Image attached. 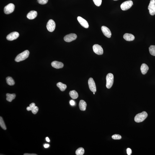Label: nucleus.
<instances>
[{"label":"nucleus","instance_id":"1","mask_svg":"<svg viewBox=\"0 0 155 155\" xmlns=\"http://www.w3.org/2000/svg\"><path fill=\"white\" fill-rule=\"evenodd\" d=\"M29 54V51L26 50L17 55L15 60L17 62L23 61L28 57Z\"/></svg>","mask_w":155,"mask_h":155},{"label":"nucleus","instance_id":"2","mask_svg":"<svg viewBox=\"0 0 155 155\" xmlns=\"http://www.w3.org/2000/svg\"><path fill=\"white\" fill-rule=\"evenodd\" d=\"M148 114L145 112H143L138 114L135 116L134 120L135 122L140 123L143 122L147 117Z\"/></svg>","mask_w":155,"mask_h":155},{"label":"nucleus","instance_id":"3","mask_svg":"<svg viewBox=\"0 0 155 155\" xmlns=\"http://www.w3.org/2000/svg\"><path fill=\"white\" fill-rule=\"evenodd\" d=\"M106 86L107 89H110L112 87L113 84L114 76L113 74L110 73L108 74L106 77Z\"/></svg>","mask_w":155,"mask_h":155},{"label":"nucleus","instance_id":"4","mask_svg":"<svg viewBox=\"0 0 155 155\" xmlns=\"http://www.w3.org/2000/svg\"><path fill=\"white\" fill-rule=\"evenodd\" d=\"M133 5V1L131 0L127 1L122 3L120 7L122 10H126L131 8Z\"/></svg>","mask_w":155,"mask_h":155},{"label":"nucleus","instance_id":"5","mask_svg":"<svg viewBox=\"0 0 155 155\" xmlns=\"http://www.w3.org/2000/svg\"><path fill=\"white\" fill-rule=\"evenodd\" d=\"M14 5L12 3H10L6 6L4 8V12L6 14H9L12 13L14 10Z\"/></svg>","mask_w":155,"mask_h":155},{"label":"nucleus","instance_id":"6","mask_svg":"<svg viewBox=\"0 0 155 155\" xmlns=\"http://www.w3.org/2000/svg\"><path fill=\"white\" fill-rule=\"evenodd\" d=\"M55 23L53 20L50 19L49 21L47 24V28L50 32H53L55 30Z\"/></svg>","mask_w":155,"mask_h":155},{"label":"nucleus","instance_id":"7","mask_svg":"<svg viewBox=\"0 0 155 155\" xmlns=\"http://www.w3.org/2000/svg\"><path fill=\"white\" fill-rule=\"evenodd\" d=\"M148 9L151 15H154L155 14V0H151Z\"/></svg>","mask_w":155,"mask_h":155},{"label":"nucleus","instance_id":"8","mask_svg":"<svg viewBox=\"0 0 155 155\" xmlns=\"http://www.w3.org/2000/svg\"><path fill=\"white\" fill-rule=\"evenodd\" d=\"M93 49L94 53L98 55H102L103 51L102 46L98 44L94 45L93 46Z\"/></svg>","mask_w":155,"mask_h":155},{"label":"nucleus","instance_id":"9","mask_svg":"<svg viewBox=\"0 0 155 155\" xmlns=\"http://www.w3.org/2000/svg\"><path fill=\"white\" fill-rule=\"evenodd\" d=\"M88 84L90 89L93 93H95L96 91V87L95 82L92 78H90L88 80Z\"/></svg>","mask_w":155,"mask_h":155},{"label":"nucleus","instance_id":"10","mask_svg":"<svg viewBox=\"0 0 155 155\" xmlns=\"http://www.w3.org/2000/svg\"><path fill=\"white\" fill-rule=\"evenodd\" d=\"M77 38V36L76 34L71 33L65 36L64 37V40L65 41L70 42L76 40Z\"/></svg>","mask_w":155,"mask_h":155},{"label":"nucleus","instance_id":"11","mask_svg":"<svg viewBox=\"0 0 155 155\" xmlns=\"http://www.w3.org/2000/svg\"><path fill=\"white\" fill-rule=\"evenodd\" d=\"M19 36L18 32H14L10 33L7 36L6 39L7 40L10 41H12L17 39Z\"/></svg>","mask_w":155,"mask_h":155},{"label":"nucleus","instance_id":"12","mask_svg":"<svg viewBox=\"0 0 155 155\" xmlns=\"http://www.w3.org/2000/svg\"><path fill=\"white\" fill-rule=\"evenodd\" d=\"M101 29H102V32L104 35L108 38H110L111 36L112 33L110 29L108 28L105 26H103Z\"/></svg>","mask_w":155,"mask_h":155},{"label":"nucleus","instance_id":"13","mask_svg":"<svg viewBox=\"0 0 155 155\" xmlns=\"http://www.w3.org/2000/svg\"><path fill=\"white\" fill-rule=\"evenodd\" d=\"M77 20L82 26L85 28H88L89 27V24L85 20L80 17H77Z\"/></svg>","mask_w":155,"mask_h":155},{"label":"nucleus","instance_id":"14","mask_svg":"<svg viewBox=\"0 0 155 155\" xmlns=\"http://www.w3.org/2000/svg\"><path fill=\"white\" fill-rule=\"evenodd\" d=\"M51 65L53 67L57 69L63 68V64L62 63L57 61H54L52 62Z\"/></svg>","mask_w":155,"mask_h":155},{"label":"nucleus","instance_id":"15","mask_svg":"<svg viewBox=\"0 0 155 155\" xmlns=\"http://www.w3.org/2000/svg\"><path fill=\"white\" fill-rule=\"evenodd\" d=\"M37 11L34 10L31 11L28 14L27 17L28 19H33L37 17Z\"/></svg>","mask_w":155,"mask_h":155},{"label":"nucleus","instance_id":"16","mask_svg":"<svg viewBox=\"0 0 155 155\" xmlns=\"http://www.w3.org/2000/svg\"><path fill=\"white\" fill-rule=\"evenodd\" d=\"M123 37L125 40L128 41H133L135 39L134 36L131 34L125 33Z\"/></svg>","mask_w":155,"mask_h":155},{"label":"nucleus","instance_id":"17","mask_svg":"<svg viewBox=\"0 0 155 155\" xmlns=\"http://www.w3.org/2000/svg\"><path fill=\"white\" fill-rule=\"evenodd\" d=\"M79 105L80 109L81 110L84 111L86 110L87 104L84 101L81 100L80 101Z\"/></svg>","mask_w":155,"mask_h":155},{"label":"nucleus","instance_id":"18","mask_svg":"<svg viewBox=\"0 0 155 155\" xmlns=\"http://www.w3.org/2000/svg\"><path fill=\"white\" fill-rule=\"evenodd\" d=\"M149 69V68L147 65L145 63H143L142 65L141 70L142 74H146Z\"/></svg>","mask_w":155,"mask_h":155},{"label":"nucleus","instance_id":"19","mask_svg":"<svg viewBox=\"0 0 155 155\" xmlns=\"http://www.w3.org/2000/svg\"><path fill=\"white\" fill-rule=\"evenodd\" d=\"M6 100L10 102H11L16 97V94H10L7 93L6 94Z\"/></svg>","mask_w":155,"mask_h":155},{"label":"nucleus","instance_id":"20","mask_svg":"<svg viewBox=\"0 0 155 155\" xmlns=\"http://www.w3.org/2000/svg\"><path fill=\"white\" fill-rule=\"evenodd\" d=\"M69 95L70 97L73 99H77L79 97L78 93L75 90L70 91L69 92Z\"/></svg>","mask_w":155,"mask_h":155},{"label":"nucleus","instance_id":"21","mask_svg":"<svg viewBox=\"0 0 155 155\" xmlns=\"http://www.w3.org/2000/svg\"><path fill=\"white\" fill-rule=\"evenodd\" d=\"M57 86L62 91H65L67 88L66 84H63L61 82H59L57 84Z\"/></svg>","mask_w":155,"mask_h":155},{"label":"nucleus","instance_id":"22","mask_svg":"<svg viewBox=\"0 0 155 155\" xmlns=\"http://www.w3.org/2000/svg\"><path fill=\"white\" fill-rule=\"evenodd\" d=\"M6 81L7 84L9 85H13L15 84V82L14 80L10 77H8L6 78Z\"/></svg>","mask_w":155,"mask_h":155},{"label":"nucleus","instance_id":"23","mask_svg":"<svg viewBox=\"0 0 155 155\" xmlns=\"http://www.w3.org/2000/svg\"><path fill=\"white\" fill-rule=\"evenodd\" d=\"M84 149L82 147L79 148L76 151V154L77 155H83L84 154Z\"/></svg>","mask_w":155,"mask_h":155},{"label":"nucleus","instance_id":"24","mask_svg":"<svg viewBox=\"0 0 155 155\" xmlns=\"http://www.w3.org/2000/svg\"><path fill=\"white\" fill-rule=\"evenodd\" d=\"M149 51L150 53L153 56H155V46L151 45L149 48Z\"/></svg>","mask_w":155,"mask_h":155},{"label":"nucleus","instance_id":"25","mask_svg":"<svg viewBox=\"0 0 155 155\" xmlns=\"http://www.w3.org/2000/svg\"><path fill=\"white\" fill-rule=\"evenodd\" d=\"M0 125L3 129L6 130V128L4 120L2 117H0Z\"/></svg>","mask_w":155,"mask_h":155},{"label":"nucleus","instance_id":"26","mask_svg":"<svg viewBox=\"0 0 155 155\" xmlns=\"http://www.w3.org/2000/svg\"><path fill=\"white\" fill-rule=\"evenodd\" d=\"M93 1L96 6H99L101 5L102 3V0H93Z\"/></svg>","mask_w":155,"mask_h":155},{"label":"nucleus","instance_id":"27","mask_svg":"<svg viewBox=\"0 0 155 155\" xmlns=\"http://www.w3.org/2000/svg\"><path fill=\"white\" fill-rule=\"evenodd\" d=\"M112 138L114 140H120L122 138V137L120 135L115 134L113 135Z\"/></svg>","mask_w":155,"mask_h":155},{"label":"nucleus","instance_id":"28","mask_svg":"<svg viewBox=\"0 0 155 155\" xmlns=\"http://www.w3.org/2000/svg\"><path fill=\"white\" fill-rule=\"evenodd\" d=\"M39 110V108L38 107L35 106L32 109L31 111L32 113L34 114H36L37 112H38Z\"/></svg>","mask_w":155,"mask_h":155},{"label":"nucleus","instance_id":"29","mask_svg":"<svg viewBox=\"0 0 155 155\" xmlns=\"http://www.w3.org/2000/svg\"><path fill=\"white\" fill-rule=\"evenodd\" d=\"M39 4H45L48 3V0H37Z\"/></svg>","mask_w":155,"mask_h":155},{"label":"nucleus","instance_id":"30","mask_svg":"<svg viewBox=\"0 0 155 155\" xmlns=\"http://www.w3.org/2000/svg\"><path fill=\"white\" fill-rule=\"evenodd\" d=\"M127 153L128 155H131L132 153V150L130 148H128L127 149Z\"/></svg>","mask_w":155,"mask_h":155},{"label":"nucleus","instance_id":"31","mask_svg":"<svg viewBox=\"0 0 155 155\" xmlns=\"http://www.w3.org/2000/svg\"><path fill=\"white\" fill-rule=\"evenodd\" d=\"M70 105L72 106H74L75 105V102L73 100H71L70 101Z\"/></svg>","mask_w":155,"mask_h":155},{"label":"nucleus","instance_id":"32","mask_svg":"<svg viewBox=\"0 0 155 155\" xmlns=\"http://www.w3.org/2000/svg\"><path fill=\"white\" fill-rule=\"evenodd\" d=\"M44 146L45 148H48L50 146V145L48 144H45L44 145Z\"/></svg>","mask_w":155,"mask_h":155},{"label":"nucleus","instance_id":"33","mask_svg":"<svg viewBox=\"0 0 155 155\" xmlns=\"http://www.w3.org/2000/svg\"><path fill=\"white\" fill-rule=\"evenodd\" d=\"M24 155H37V154H29V153H25Z\"/></svg>","mask_w":155,"mask_h":155},{"label":"nucleus","instance_id":"34","mask_svg":"<svg viewBox=\"0 0 155 155\" xmlns=\"http://www.w3.org/2000/svg\"><path fill=\"white\" fill-rule=\"evenodd\" d=\"M46 141L48 142H49L50 141L49 138L48 137H47L46 138Z\"/></svg>","mask_w":155,"mask_h":155},{"label":"nucleus","instance_id":"35","mask_svg":"<svg viewBox=\"0 0 155 155\" xmlns=\"http://www.w3.org/2000/svg\"><path fill=\"white\" fill-rule=\"evenodd\" d=\"M93 94H95V93H93Z\"/></svg>","mask_w":155,"mask_h":155},{"label":"nucleus","instance_id":"36","mask_svg":"<svg viewBox=\"0 0 155 155\" xmlns=\"http://www.w3.org/2000/svg\"><path fill=\"white\" fill-rule=\"evenodd\" d=\"M115 0V1H116V0Z\"/></svg>","mask_w":155,"mask_h":155}]
</instances>
